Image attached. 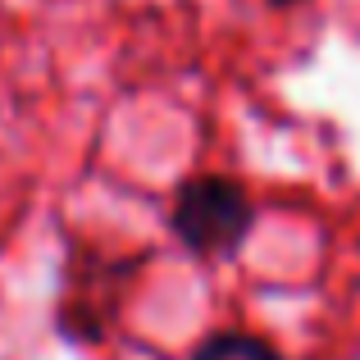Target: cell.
Here are the masks:
<instances>
[{"mask_svg": "<svg viewBox=\"0 0 360 360\" xmlns=\"http://www.w3.org/2000/svg\"><path fill=\"white\" fill-rule=\"evenodd\" d=\"M169 229L192 255L224 260V255H238L242 242L251 238L255 205L246 196V187L233 183V178L196 174L178 183L174 205H169Z\"/></svg>", "mask_w": 360, "mask_h": 360, "instance_id": "obj_1", "label": "cell"}, {"mask_svg": "<svg viewBox=\"0 0 360 360\" xmlns=\"http://www.w3.org/2000/svg\"><path fill=\"white\" fill-rule=\"evenodd\" d=\"M274 9H288V5H301V0H269Z\"/></svg>", "mask_w": 360, "mask_h": 360, "instance_id": "obj_3", "label": "cell"}, {"mask_svg": "<svg viewBox=\"0 0 360 360\" xmlns=\"http://www.w3.org/2000/svg\"><path fill=\"white\" fill-rule=\"evenodd\" d=\"M187 360H283L274 352V342L255 333H242V328H229V333H210L196 342V352Z\"/></svg>", "mask_w": 360, "mask_h": 360, "instance_id": "obj_2", "label": "cell"}]
</instances>
